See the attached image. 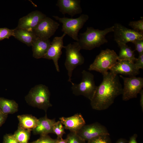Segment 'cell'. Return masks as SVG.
Masks as SVG:
<instances>
[{"mask_svg": "<svg viewBox=\"0 0 143 143\" xmlns=\"http://www.w3.org/2000/svg\"><path fill=\"white\" fill-rule=\"evenodd\" d=\"M55 143H67L66 139H63L62 138L56 139Z\"/></svg>", "mask_w": 143, "mask_h": 143, "instance_id": "obj_36", "label": "cell"}, {"mask_svg": "<svg viewBox=\"0 0 143 143\" xmlns=\"http://www.w3.org/2000/svg\"><path fill=\"white\" fill-rule=\"evenodd\" d=\"M56 20L62 24V31L76 42L78 40V33L89 19V16L82 14L75 18L67 17H60L52 16Z\"/></svg>", "mask_w": 143, "mask_h": 143, "instance_id": "obj_6", "label": "cell"}, {"mask_svg": "<svg viewBox=\"0 0 143 143\" xmlns=\"http://www.w3.org/2000/svg\"><path fill=\"white\" fill-rule=\"evenodd\" d=\"M56 122L55 119H49L46 115L39 119L38 123L36 127L32 130L33 132L34 135L40 136L53 133V127Z\"/></svg>", "mask_w": 143, "mask_h": 143, "instance_id": "obj_17", "label": "cell"}, {"mask_svg": "<svg viewBox=\"0 0 143 143\" xmlns=\"http://www.w3.org/2000/svg\"><path fill=\"white\" fill-rule=\"evenodd\" d=\"M137 135L136 133L134 134L130 137L129 140L127 143H138L137 141Z\"/></svg>", "mask_w": 143, "mask_h": 143, "instance_id": "obj_34", "label": "cell"}, {"mask_svg": "<svg viewBox=\"0 0 143 143\" xmlns=\"http://www.w3.org/2000/svg\"><path fill=\"white\" fill-rule=\"evenodd\" d=\"M31 130L24 129L18 125L13 135L19 143H28Z\"/></svg>", "mask_w": 143, "mask_h": 143, "instance_id": "obj_23", "label": "cell"}, {"mask_svg": "<svg viewBox=\"0 0 143 143\" xmlns=\"http://www.w3.org/2000/svg\"><path fill=\"white\" fill-rule=\"evenodd\" d=\"M128 141L124 138H120L117 141L116 143H127Z\"/></svg>", "mask_w": 143, "mask_h": 143, "instance_id": "obj_37", "label": "cell"}, {"mask_svg": "<svg viewBox=\"0 0 143 143\" xmlns=\"http://www.w3.org/2000/svg\"><path fill=\"white\" fill-rule=\"evenodd\" d=\"M14 29H10L7 28H0V41L5 38L8 39L14 36Z\"/></svg>", "mask_w": 143, "mask_h": 143, "instance_id": "obj_28", "label": "cell"}, {"mask_svg": "<svg viewBox=\"0 0 143 143\" xmlns=\"http://www.w3.org/2000/svg\"><path fill=\"white\" fill-rule=\"evenodd\" d=\"M60 24L49 17L42 19L33 30L36 36L45 39H49L59 28Z\"/></svg>", "mask_w": 143, "mask_h": 143, "instance_id": "obj_11", "label": "cell"}, {"mask_svg": "<svg viewBox=\"0 0 143 143\" xmlns=\"http://www.w3.org/2000/svg\"><path fill=\"white\" fill-rule=\"evenodd\" d=\"M139 93L140 95V105L142 112H143V90L142 89Z\"/></svg>", "mask_w": 143, "mask_h": 143, "instance_id": "obj_35", "label": "cell"}, {"mask_svg": "<svg viewBox=\"0 0 143 143\" xmlns=\"http://www.w3.org/2000/svg\"><path fill=\"white\" fill-rule=\"evenodd\" d=\"M18 125L25 129L32 130L37 126L39 119L30 114H25L17 115Z\"/></svg>", "mask_w": 143, "mask_h": 143, "instance_id": "obj_20", "label": "cell"}, {"mask_svg": "<svg viewBox=\"0 0 143 143\" xmlns=\"http://www.w3.org/2000/svg\"><path fill=\"white\" fill-rule=\"evenodd\" d=\"M59 119L65 129L69 130L70 132H77L86 124L85 120L80 113H77L67 117H61Z\"/></svg>", "mask_w": 143, "mask_h": 143, "instance_id": "obj_16", "label": "cell"}, {"mask_svg": "<svg viewBox=\"0 0 143 143\" xmlns=\"http://www.w3.org/2000/svg\"><path fill=\"white\" fill-rule=\"evenodd\" d=\"M66 35L65 33L61 36L56 37L51 42L48 51L43 58L53 60L57 71L60 72L58 61L62 54V49L64 48L63 39Z\"/></svg>", "mask_w": 143, "mask_h": 143, "instance_id": "obj_12", "label": "cell"}, {"mask_svg": "<svg viewBox=\"0 0 143 143\" xmlns=\"http://www.w3.org/2000/svg\"><path fill=\"white\" fill-rule=\"evenodd\" d=\"M18 143H19L18 142Z\"/></svg>", "mask_w": 143, "mask_h": 143, "instance_id": "obj_38", "label": "cell"}, {"mask_svg": "<svg viewBox=\"0 0 143 143\" xmlns=\"http://www.w3.org/2000/svg\"><path fill=\"white\" fill-rule=\"evenodd\" d=\"M56 140L51 138L48 135H41L39 138L30 143H55Z\"/></svg>", "mask_w": 143, "mask_h": 143, "instance_id": "obj_29", "label": "cell"}, {"mask_svg": "<svg viewBox=\"0 0 143 143\" xmlns=\"http://www.w3.org/2000/svg\"><path fill=\"white\" fill-rule=\"evenodd\" d=\"M128 25L136 31L143 33V19L138 20L130 21Z\"/></svg>", "mask_w": 143, "mask_h": 143, "instance_id": "obj_27", "label": "cell"}, {"mask_svg": "<svg viewBox=\"0 0 143 143\" xmlns=\"http://www.w3.org/2000/svg\"><path fill=\"white\" fill-rule=\"evenodd\" d=\"M124 82L122 99L124 101L136 98L143 87V78L133 76L124 77L120 75Z\"/></svg>", "mask_w": 143, "mask_h": 143, "instance_id": "obj_8", "label": "cell"}, {"mask_svg": "<svg viewBox=\"0 0 143 143\" xmlns=\"http://www.w3.org/2000/svg\"><path fill=\"white\" fill-rule=\"evenodd\" d=\"M109 135H101L87 141L86 143H112Z\"/></svg>", "mask_w": 143, "mask_h": 143, "instance_id": "obj_26", "label": "cell"}, {"mask_svg": "<svg viewBox=\"0 0 143 143\" xmlns=\"http://www.w3.org/2000/svg\"><path fill=\"white\" fill-rule=\"evenodd\" d=\"M15 38L28 46H32L37 37L33 31L16 27L14 29Z\"/></svg>", "mask_w": 143, "mask_h": 143, "instance_id": "obj_19", "label": "cell"}, {"mask_svg": "<svg viewBox=\"0 0 143 143\" xmlns=\"http://www.w3.org/2000/svg\"><path fill=\"white\" fill-rule=\"evenodd\" d=\"M77 133L82 139L86 141L101 135H110L106 127L98 122L85 124Z\"/></svg>", "mask_w": 143, "mask_h": 143, "instance_id": "obj_10", "label": "cell"}, {"mask_svg": "<svg viewBox=\"0 0 143 143\" xmlns=\"http://www.w3.org/2000/svg\"><path fill=\"white\" fill-rule=\"evenodd\" d=\"M118 45L120 50L118 55V60H128L134 63L136 58L134 51L127 44H120Z\"/></svg>", "mask_w": 143, "mask_h": 143, "instance_id": "obj_22", "label": "cell"}, {"mask_svg": "<svg viewBox=\"0 0 143 143\" xmlns=\"http://www.w3.org/2000/svg\"><path fill=\"white\" fill-rule=\"evenodd\" d=\"M51 42L49 39L37 37L32 46L33 56L37 59L43 58L48 51Z\"/></svg>", "mask_w": 143, "mask_h": 143, "instance_id": "obj_18", "label": "cell"}, {"mask_svg": "<svg viewBox=\"0 0 143 143\" xmlns=\"http://www.w3.org/2000/svg\"><path fill=\"white\" fill-rule=\"evenodd\" d=\"M133 43L134 44L136 50L139 54L143 53V39L137 40Z\"/></svg>", "mask_w": 143, "mask_h": 143, "instance_id": "obj_30", "label": "cell"}, {"mask_svg": "<svg viewBox=\"0 0 143 143\" xmlns=\"http://www.w3.org/2000/svg\"><path fill=\"white\" fill-rule=\"evenodd\" d=\"M65 128L61 122L58 120L54 123L53 127V132L57 136V138H62L63 135L66 133Z\"/></svg>", "mask_w": 143, "mask_h": 143, "instance_id": "obj_24", "label": "cell"}, {"mask_svg": "<svg viewBox=\"0 0 143 143\" xmlns=\"http://www.w3.org/2000/svg\"><path fill=\"white\" fill-rule=\"evenodd\" d=\"M3 143H18L11 134H6L3 137Z\"/></svg>", "mask_w": 143, "mask_h": 143, "instance_id": "obj_31", "label": "cell"}, {"mask_svg": "<svg viewBox=\"0 0 143 143\" xmlns=\"http://www.w3.org/2000/svg\"><path fill=\"white\" fill-rule=\"evenodd\" d=\"M103 75V80L97 86L90 100L92 109L99 111L108 109L115 99L122 93L123 88L118 75L108 72Z\"/></svg>", "mask_w": 143, "mask_h": 143, "instance_id": "obj_1", "label": "cell"}, {"mask_svg": "<svg viewBox=\"0 0 143 143\" xmlns=\"http://www.w3.org/2000/svg\"><path fill=\"white\" fill-rule=\"evenodd\" d=\"M81 2L80 0H58L56 5L63 14H67L72 17L82 13Z\"/></svg>", "mask_w": 143, "mask_h": 143, "instance_id": "obj_15", "label": "cell"}, {"mask_svg": "<svg viewBox=\"0 0 143 143\" xmlns=\"http://www.w3.org/2000/svg\"><path fill=\"white\" fill-rule=\"evenodd\" d=\"M113 31V26L103 30L87 27L86 31L79 34L77 42L81 49L91 50L108 42L106 35Z\"/></svg>", "mask_w": 143, "mask_h": 143, "instance_id": "obj_2", "label": "cell"}, {"mask_svg": "<svg viewBox=\"0 0 143 143\" xmlns=\"http://www.w3.org/2000/svg\"><path fill=\"white\" fill-rule=\"evenodd\" d=\"M0 110L4 114H13L18 111V105L13 100L0 97Z\"/></svg>", "mask_w": 143, "mask_h": 143, "instance_id": "obj_21", "label": "cell"}, {"mask_svg": "<svg viewBox=\"0 0 143 143\" xmlns=\"http://www.w3.org/2000/svg\"><path fill=\"white\" fill-rule=\"evenodd\" d=\"M110 71L116 75L120 74L129 77L136 76L140 73L139 70L136 68L134 63L125 60H118Z\"/></svg>", "mask_w": 143, "mask_h": 143, "instance_id": "obj_14", "label": "cell"}, {"mask_svg": "<svg viewBox=\"0 0 143 143\" xmlns=\"http://www.w3.org/2000/svg\"><path fill=\"white\" fill-rule=\"evenodd\" d=\"M66 139L67 143H86V141L82 139L75 132H70Z\"/></svg>", "mask_w": 143, "mask_h": 143, "instance_id": "obj_25", "label": "cell"}, {"mask_svg": "<svg viewBox=\"0 0 143 143\" xmlns=\"http://www.w3.org/2000/svg\"><path fill=\"white\" fill-rule=\"evenodd\" d=\"M113 26L114 40L118 45L143 39V33L127 28L120 24L115 23Z\"/></svg>", "mask_w": 143, "mask_h": 143, "instance_id": "obj_9", "label": "cell"}, {"mask_svg": "<svg viewBox=\"0 0 143 143\" xmlns=\"http://www.w3.org/2000/svg\"><path fill=\"white\" fill-rule=\"evenodd\" d=\"M46 17L45 15L39 11H32L19 19L17 27L33 31Z\"/></svg>", "mask_w": 143, "mask_h": 143, "instance_id": "obj_13", "label": "cell"}, {"mask_svg": "<svg viewBox=\"0 0 143 143\" xmlns=\"http://www.w3.org/2000/svg\"><path fill=\"white\" fill-rule=\"evenodd\" d=\"M64 48L66 50V59L64 65L68 71V81L72 84L73 83L71 81V78L73 70L77 66L84 63V59L80 52L81 49L77 42L70 43L64 46Z\"/></svg>", "mask_w": 143, "mask_h": 143, "instance_id": "obj_5", "label": "cell"}, {"mask_svg": "<svg viewBox=\"0 0 143 143\" xmlns=\"http://www.w3.org/2000/svg\"><path fill=\"white\" fill-rule=\"evenodd\" d=\"M135 64L137 69H143V53L139 55L137 58L136 59Z\"/></svg>", "mask_w": 143, "mask_h": 143, "instance_id": "obj_32", "label": "cell"}, {"mask_svg": "<svg viewBox=\"0 0 143 143\" xmlns=\"http://www.w3.org/2000/svg\"><path fill=\"white\" fill-rule=\"evenodd\" d=\"M82 79L78 84H72L73 93L75 96L82 95L90 101L93 97L97 86L95 83L94 75L91 73L84 70L82 72Z\"/></svg>", "mask_w": 143, "mask_h": 143, "instance_id": "obj_7", "label": "cell"}, {"mask_svg": "<svg viewBox=\"0 0 143 143\" xmlns=\"http://www.w3.org/2000/svg\"><path fill=\"white\" fill-rule=\"evenodd\" d=\"M8 117V115L4 114L0 110V127L5 123Z\"/></svg>", "mask_w": 143, "mask_h": 143, "instance_id": "obj_33", "label": "cell"}, {"mask_svg": "<svg viewBox=\"0 0 143 143\" xmlns=\"http://www.w3.org/2000/svg\"><path fill=\"white\" fill-rule=\"evenodd\" d=\"M118 60V55L116 52L107 48L101 51L88 69L98 72L103 75L116 64Z\"/></svg>", "mask_w": 143, "mask_h": 143, "instance_id": "obj_4", "label": "cell"}, {"mask_svg": "<svg viewBox=\"0 0 143 143\" xmlns=\"http://www.w3.org/2000/svg\"><path fill=\"white\" fill-rule=\"evenodd\" d=\"M50 96L48 87L44 85L39 84L31 88L25 99L29 105L46 112L48 108L52 106L50 102Z\"/></svg>", "mask_w": 143, "mask_h": 143, "instance_id": "obj_3", "label": "cell"}]
</instances>
